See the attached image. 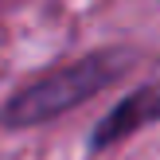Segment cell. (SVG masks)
Listing matches in <instances>:
<instances>
[{
  "label": "cell",
  "instance_id": "1",
  "mask_svg": "<svg viewBox=\"0 0 160 160\" xmlns=\"http://www.w3.org/2000/svg\"><path fill=\"white\" fill-rule=\"evenodd\" d=\"M133 67H137L133 47H98V51H86L78 59H67L8 94L0 106V125L12 133L51 125L59 117H67L70 109L106 94L125 74H133Z\"/></svg>",
  "mask_w": 160,
  "mask_h": 160
},
{
  "label": "cell",
  "instance_id": "2",
  "mask_svg": "<svg viewBox=\"0 0 160 160\" xmlns=\"http://www.w3.org/2000/svg\"><path fill=\"white\" fill-rule=\"evenodd\" d=\"M148 125H160V78L129 90L125 98H117L113 109L94 121L86 145H90V152L98 156V152H109V148L125 145L133 133L148 129Z\"/></svg>",
  "mask_w": 160,
  "mask_h": 160
}]
</instances>
